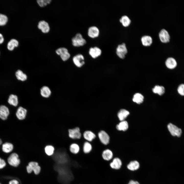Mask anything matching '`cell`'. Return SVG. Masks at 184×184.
<instances>
[{"label":"cell","instance_id":"1","mask_svg":"<svg viewBox=\"0 0 184 184\" xmlns=\"http://www.w3.org/2000/svg\"><path fill=\"white\" fill-rule=\"evenodd\" d=\"M72 44L75 47L82 46L85 44L86 41L84 38L82 34L80 33H77L72 39Z\"/></svg>","mask_w":184,"mask_h":184},{"label":"cell","instance_id":"2","mask_svg":"<svg viewBox=\"0 0 184 184\" xmlns=\"http://www.w3.org/2000/svg\"><path fill=\"white\" fill-rule=\"evenodd\" d=\"M7 162L10 165L14 167L18 166L20 162L18 155L16 153H13L10 155L8 158Z\"/></svg>","mask_w":184,"mask_h":184},{"label":"cell","instance_id":"3","mask_svg":"<svg viewBox=\"0 0 184 184\" xmlns=\"http://www.w3.org/2000/svg\"><path fill=\"white\" fill-rule=\"evenodd\" d=\"M98 135L99 140L103 144L106 145L109 143L110 136L105 131L103 130L100 131L98 133Z\"/></svg>","mask_w":184,"mask_h":184},{"label":"cell","instance_id":"4","mask_svg":"<svg viewBox=\"0 0 184 184\" xmlns=\"http://www.w3.org/2000/svg\"><path fill=\"white\" fill-rule=\"evenodd\" d=\"M116 54L120 58L123 59L127 52V49L125 43H123L118 45L116 51Z\"/></svg>","mask_w":184,"mask_h":184},{"label":"cell","instance_id":"5","mask_svg":"<svg viewBox=\"0 0 184 184\" xmlns=\"http://www.w3.org/2000/svg\"><path fill=\"white\" fill-rule=\"evenodd\" d=\"M68 135L69 137L72 139H79L82 134L80 128L78 127L70 129L68 130Z\"/></svg>","mask_w":184,"mask_h":184},{"label":"cell","instance_id":"6","mask_svg":"<svg viewBox=\"0 0 184 184\" xmlns=\"http://www.w3.org/2000/svg\"><path fill=\"white\" fill-rule=\"evenodd\" d=\"M168 129L171 134L174 136H180L182 133L181 129L173 124L169 123L167 126Z\"/></svg>","mask_w":184,"mask_h":184},{"label":"cell","instance_id":"7","mask_svg":"<svg viewBox=\"0 0 184 184\" xmlns=\"http://www.w3.org/2000/svg\"><path fill=\"white\" fill-rule=\"evenodd\" d=\"M122 165L121 159L118 157H114L110 164L111 168L115 170H119L121 167Z\"/></svg>","mask_w":184,"mask_h":184},{"label":"cell","instance_id":"8","mask_svg":"<svg viewBox=\"0 0 184 184\" xmlns=\"http://www.w3.org/2000/svg\"><path fill=\"white\" fill-rule=\"evenodd\" d=\"M84 59V56L82 54H78L73 57V60L74 64L76 66L80 67L85 64Z\"/></svg>","mask_w":184,"mask_h":184},{"label":"cell","instance_id":"9","mask_svg":"<svg viewBox=\"0 0 184 184\" xmlns=\"http://www.w3.org/2000/svg\"><path fill=\"white\" fill-rule=\"evenodd\" d=\"M102 157L104 160L110 161L113 158V153L112 151L110 149L106 148L103 151L102 153Z\"/></svg>","mask_w":184,"mask_h":184},{"label":"cell","instance_id":"10","mask_svg":"<svg viewBox=\"0 0 184 184\" xmlns=\"http://www.w3.org/2000/svg\"><path fill=\"white\" fill-rule=\"evenodd\" d=\"M159 36L161 41L163 42L166 43L169 41L170 36L167 30L163 29L159 33Z\"/></svg>","mask_w":184,"mask_h":184},{"label":"cell","instance_id":"11","mask_svg":"<svg viewBox=\"0 0 184 184\" xmlns=\"http://www.w3.org/2000/svg\"><path fill=\"white\" fill-rule=\"evenodd\" d=\"M99 33V30L97 27L92 26L90 27L88 29V34L90 37L94 38L98 36Z\"/></svg>","mask_w":184,"mask_h":184},{"label":"cell","instance_id":"12","mask_svg":"<svg viewBox=\"0 0 184 184\" xmlns=\"http://www.w3.org/2000/svg\"><path fill=\"white\" fill-rule=\"evenodd\" d=\"M89 53L92 57L95 58L101 55V50L98 47H91L89 49Z\"/></svg>","mask_w":184,"mask_h":184},{"label":"cell","instance_id":"13","mask_svg":"<svg viewBox=\"0 0 184 184\" xmlns=\"http://www.w3.org/2000/svg\"><path fill=\"white\" fill-rule=\"evenodd\" d=\"M27 110L22 107H19L18 108L16 112V115L17 118L20 120L25 119L26 117Z\"/></svg>","mask_w":184,"mask_h":184},{"label":"cell","instance_id":"14","mask_svg":"<svg viewBox=\"0 0 184 184\" xmlns=\"http://www.w3.org/2000/svg\"><path fill=\"white\" fill-rule=\"evenodd\" d=\"M8 108L6 106L2 105L0 106V118L3 120H6L9 114Z\"/></svg>","mask_w":184,"mask_h":184},{"label":"cell","instance_id":"15","mask_svg":"<svg viewBox=\"0 0 184 184\" xmlns=\"http://www.w3.org/2000/svg\"><path fill=\"white\" fill-rule=\"evenodd\" d=\"M83 136L84 138L89 142L92 141L96 137V135L94 133L89 130L85 131Z\"/></svg>","mask_w":184,"mask_h":184},{"label":"cell","instance_id":"16","mask_svg":"<svg viewBox=\"0 0 184 184\" xmlns=\"http://www.w3.org/2000/svg\"><path fill=\"white\" fill-rule=\"evenodd\" d=\"M38 27L44 33L48 32L50 29L48 23L44 20L40 21L39 22Z\"/></svg>","mask_w":184,"mask_h":184},{"label":"cell","instance_id":"17","mask_svg":"<svg viewBox=\"0 0 184 184\" xmlns=\"http://www.w3.org/2000/svg\"><path fill=\"white\" fill-rule=\"evenodd\" d=\"M38 163L36 162L31 161L29 162L26 167V170L28 174H30L35 170L39 166Z\"/></svg>","mask_w":184,"mask_h":184},{"label":"cell","instance_id":"18","mask_svg":"<svg viewBox=\"0 0 184 184\" xmlns=\"http://www.w3.org/2000/svg\"><path fill=\"white\" fill-rule=\"evenodd\" d=\"M141 40L143 45L145 46L150 45L152 43L153 41L152 37L151 36L147 35H145L142 36L141 38Z\"/></svg>","mask_w":184,"mask_h":184},{"label":"cell","instance_id":"19","mask_svg":"<svg viewBox=\"0 0 184 184\" xmlns=\"http://www.w3.org/2000/svg\"><path fill=\"white\" fill-rule=\"evenodd\" d=\"M165 64L167 67L170 69L174 68L177 65V62L175 59L171 57H169L166 60Z\"/></svg>","mask_w":184,"mask_h":184},{"label":"cell","instance_id":"20","mask_svg":"<svg viewBox=\"0 0 184 184\" xmlns=\"http://www.w3.org/2000/svg\"><path fill=\"white\" fill-rule=\"evenodd\" d=\"M140 166V164L138 161L134 160L131 161L127 165V167L129 170L134 171L138 169Z\"/></svg>","mask_w":184,"mask_h":184},{"label":"cell","instance_id":"21","mask_svg":"<svg viewBox=\"0 0 184 184\" xmlns=\"http://www.w3.org/2000/svg\"><path fill=\"white\" fill-rule=\"evenodd\" d=\"M40 94L43 97L47 98L50 96L51 91L48 87L46 86H44L42 87L40 89Z\"/></svg>","mask_w":184,"mask_h":184},{"label":"cell","instance_id":"22","mask_svg":"<svg viewBox=\"0 0 184 184\" xmlns=\"http://www.w3.org/2000/svg\"><path fill=\"white\" fill-rule=\"evenodd\" d=\"M13 145L10 143L6 142L2 145V151L6 153H8L11 152L13 151Z\"/></svg>","mask_w":184,"mask_h":184},{"label":"cell","instance_id":"23","mask_svg":"<svg viewBox=\"0 0 184 184\" xmlns=\"http://www.w3.org/2000/svg\"><path fill=\"white\" fill-rule=\"evenodd\" d=\"M129 112L127 110L125 109H121L118 112L117 116L119 119L121 121L124 120L129 114Z\"/></svg>","mask_w":184,"mask_h":184},{"label":"cell","instance_id":"24","mask_svg":"<svg viewBox=\"0 0 184 184\" xmlns=\"http://www.w3.org/2000/svg\"><path fill=\"white\" fill-rule=\"evenodd\" d=\"M80 147L77 143H73L71 144L69 147V151L71 153L73 154H77L79 152Z\"/></svg>","mask_w":184,"mask_h":184},{"label":"cell","instance_id":"25","mask_svg":"<svg viewBox=\"0 0 184 184\" xmlns=\"http://www.w3.org/2000/svg\"><path fill=\"white\" fill-rule=\"evenodd\" d=\"M19 44L18 40L14 39H12L8 42L7 45L8 49L10 50H13L15 47H17Z\"/></svg>","mask_w":184,"mask_h":184},{"label":"cell","instance_id":"26","mask_svg":"<svg viewBox=\"0 0 184 184\" xmlns=\"http://www.w3.org/2000/svg\"><path fill=\"white\" fill-rule=\"evenodd\" d=\"M128 128V125L127 122L124 120L121 121L116 126V129L119 131H125L127 130Z\"/></svg>","mask_w":184,"mask_h":184},{"label":"cell","instance_id":"27","mask_svg":"<svg viewBox=\"0 0 184 184\" xmlns=\"http://www.w3.org/2000/svg\"><path fill=\"white\" fill-rule=\"evenodd\" d=\"M92 149V146L89 142L86 141L84 143L83 146L82 150L84 154H89L91 152Z\"/></svg>","mask_w":184,"mask_h":184},{"label":"cell","instance_id":"28","mask_svg":"<svg viewBox=\"0 0 184 184\" xmlns=\"http://www.w3.org/2000/svg\"><path fill=\"white\" fill-rule=\"evenodd\" d=\"M8 101L9 104L15 107L17 106L18 102L17 96L13 94L9 96Z\"/></svg>","mask_w":184,"mask_h":184},{"label":"cell","instance_id":"29","mask_svg":"<svg viewBox=\"0 0 184 184\" xmlns=\"http://www.w3.org/2000/svg\"><path fill=\"white\" fill-rule=\"evenodd\" d=\"M119 21L122 25L124 27L129 26L130 24L131 21L129 18L126 15L122 16L120 18Z\"/></svg>","mask_w":184,"mask_h":184},{"label":"cell","instance_id":"30","mask_svg":"<svg viewBox=\"0 0 184 184\" xmlns=\"http://www.w3.org/2000/svg\"><path fill=\"white\" fill-rule=\"evenodd\" d=\"M15 75L17 79L19 80L24 81L27 80V76L20 70H18L15 73Z\"/></svg>","mask_w":184,"mask_h":184},{"label":"cell","instance_id":"31","mask_svg":"<svg viewBox=\"0 0 184 184\" xmlns=\"http://www.w3.org/2000/svg\"><path fill=\"white\" fill-rule=\"evenodd\" d=\"M152 90L154 93L161 95L165 93V89L163 86L156 85L153 89Z\"/></svg>","mask_w":184,"mask_h":184},{"label":"cell","instance_id":"32","mask_svg":"<svg viewBox=\"0 0 184 184\" xmlns=\"http://www.w3.org/2000/svg\"><path fill=\"white\" fill-rule=\"evenodd\" d=\"M143 96L141 94L136 93L133 96V101L137 104H140L142 103L143 101Z\"/></svg>","mask_w":184,"mask_h":184},{"label":"cell","instance_id":"33","mask_svg":"<svg viewBox=\"0 0 184 184\" xmlns=\"http://www.w3.org/2000/svg\"><path fill=\"white\" fill-rule=\"evenodd\" d=\"M54 147L51 145H47L44 148L45 153L48 156H51L53 155L54 153Z\"/></svg>","mask_w":184,"mask_h":184},{"label":"cell","instance_id":"34","mask_svg":"<svg viewBox=\"0 0 184 184\" xmlns=\"http://www.w3.org/2000/svg\"><path fill=\"white\" fill-rule=\"evenodd\" d=\"M8 19V18L6 15L0 13V26H2L6 25Z\"/></svg>","mask_w":184,"mask_h":184},{"label":"cell","instance_id":"35","mask_svg":"<svg viewBox=\"0 0 184 184\" xmlns=\"http://www.w3.org/2000/svg\"><path fill=\"white\" fill-rule=\"evenodd\" d=\"M60 56L62 59L65 61L67 60L69 58L70 55L67 50L62 53Z\"/></svg>","mask_w":184,"mask_h":184},{"label":"cell","instance_id":"36","mask_svg":"<svg viewBox=\"0 0 184 184\" xmlns=\"http://www.w3.org/2000/svg\"><path fill=\"white\" fill-rule=\"evenodd\" d=\"M51 1V0H38L37 2L40 6L43 7L49 4Z\"/></svg>","mask_w":184,"mask_h":184},{"label":"cell","instance_id":"37","mask_svg":"<svg viewBox=\"0 0 184 184\" xmlns=\"http://www.w3.org/2000/svg\"><path fill=\"white\" fill-rule=\"evenodd\" d=\"M177 90L178 93L180 95L184 96V84L180 85L178 87Z\"/></svg>","mask_w":184,"mask_h":184},{"label":"cell","instance_id":"38","mask_svg":"<svg viewBox=\"0 0 184 184\" xmlns=\"http://www.w3.org/2000/svg\"><path fill=\"white\" fill-rule=\"evenodd\" d=\"M67 49L66 48L62 47L57 49L56 51V53L59 55H60L61 54L65 51L67 50Z\"/></svg>","mask_w":184,"mask_h":184},{"label":"cell","instance_id":"39","mask_svg":"<svg viewBox=\"0 0 184 184\" xmlns=\"http://www.w3.org/2000/svg\"><path fill=\"white\" fill-rule=\"evenodd\" d=\"M6 165V163L5 161L0 157V169L4 167Z\"/></svg>","mask_w":184,"mask_h":184},{"label":"cell","instance_id":"40","mask_svg":"<svg viewBox=\"0 0 184 184\" xmlns=\"http://www.w3.org/2000/svg\"><path fill=\"white\" fill-rule=\"evenodd\" d=\"M9 184H19V182L16 180L13 179L9 181Z\"/></svg>","mask_w":184,"mask_h":184},{"label":"cell","instance_id":"41","mask_svg":"<svg viewBox=\"0 0 184 184\" xmlns=\"http://www.w3.org/2000/svg\"><path fill=\"white\" fill-rule=\"evenodd\" d=\"M128 184H140V183L137 181L131 180L129 181Z\"/></svg>","mask_w":184,"mask_h":184},{"label":"cell","instance_id":"42","mask_svg":"<svg viewBox=\"0 0 184 184\" xmlns=\"http://www.w3.org/2000/svg\"><path fill=\"white\" fill-rule=\"evenodd\" d=\"M4 40V38L2 34L0 33V44L2 43Z\"/></svg>","mask_w":184,"mask_h":184},{"label":"cell","instance_id":"43","mask_svg":"<svg viewBox=\"0 0 184 184\" xmlns=\"http://www.w3.org/2000/svg\"><path fill=\"white\" fill-rule=\"evenodd\" d=\"M2 140L0 138V145H1L2 144Z\"/></svg>","mask_w":184,"mask_h":184},{"label":"cell","instance_id":"44","mask_svg":"<svg viewBox=\"0 0 184 184\" xmlns=\"http://www.w3.org/2000/svg\"><path fill=\"white\" fill-rule=\"evenodd\" d=\"M0 184H1L0 183Z\"/></svg>","mask_w":184,"mask_h":184}]
</instances>
